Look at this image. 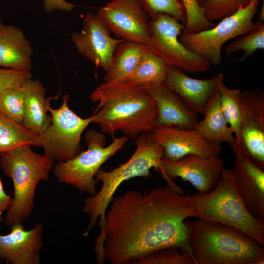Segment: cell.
I'll list each match as a JSON object with an SVG mask.
<instances>
[{"instance_id":"36","label":"cell","mask_w":264,"mask_h":264,"mask_svg":"<svg viewBox=\"0 0 264 264\" xmlns=\"http://www.w3.org/2000/svg\"><path fill=\"white\" fill-rule=\"evenodd\" d=\"M257 22H264V0H263V5L261 7L258 16V20Z\"/></svg>"},{"instance_id":"33","label":"cell","mask_w":264,"mask_h":264,"mask_svg":"<svg viewBox=\"0 0 264 264\" xmlns=\"http://www.w3.org/2000/svg\"><path fill=\"white\" fill-rule=\"evenodd\" d=\"M31 79V71L0 68V91L8 88L22 87Z\"/></svg>"},{"instance_id":"9","label":"cell","mask_w":264,"mask_h":264,"mask_svg":"<svg viewBox=\"0 0 264 264\" xmlns=\"http://www.w3.org/2000/svg\"><path fill=\"white\" fill-rule=\"evenodd\" d=\"M183 23L166 14H158L148 22V48L161 57L169 66L189 73H204L211 63L186 47L179 40Z\"/></svg>"},{"instance_id":"22","label":"cell","mask_w":264,"mask_h":264,"mask_svg":"<svg viewBox=\"0 0 264 264\" xmlns=\"http://www.w3.org/2000/svg\"><path fill=\"white\" fill-rule=\"evenodd\" d=\"M204 117L192 129L208 142L214 144L236 140L220 108V93L218 89L210 98L204 113Z\"/></svg>"},{"instance_id":"26","label":"cell","mask_w":264,"mask_h":264,"mask_svg":"<svg viewBox=\"0 0 264 264\" xmlns=\"http://www.w3.org/2000/svg\"><path fill=\"white\" fill-rule=\"evenodd\" d=\"M221 80L218 84L220 101L222 112L231 127L236 141L240 144L241 98L242 91L231 89Z\"/></svg>"},{"instance_id":"35","label":"cell","mask_w":264,"mask_h":264,"mask_svg":"<svg viewBox=\"0 0 264 264\" xmlns=\"http://www.w3.org/2000/svg\"><path fill=\"white\" fill-rule=\"evenodd\" d=\"M12 203V198L4 191L2 182L0 178V223L3 222V217L5 211L8 210Z\"/></svg>"},{"instance_id":"10","label":"cell","mask_w":264,"mask_h":264,"mask_svg":"<svg viewBox=\"0 0 264 264\" xmlns=\"http://www.w3.org/2000/svg\"><path fill=\"white\" fill-rule=\"evenodd\" d=\"M69 97H63L61 106L57 109L48 104L52 122L39 135L40 143L46 156L57 162L66 161L77 155L81 152L80 141L82 133L92 123L93 115L82 118L69 107Z\"/></svg>"},{"instance_id":"14","label":"cell","mask_w":264,"mask_h":264,"mask_svg":"<svg viewBox=\"0 0 264 264\" xmlns=\"http://www.w3.org/2000/svg\"><path fill=\"white\" fill-rule=\"evenodd\" d=\"M110 31L96 14L84 17L82 28L71 34V40L78 53L106 72L117 45L124 40L113 38Z\"/></svg>"},{"instance_id":"17","label":"cell","mask_w":264,"mask_h":264,"mask_svg":"<svg viewBox=\"0 0 264 264\" xmlns=\"http://www.w3.org/2000/svg\"><path fill=\"white\" fill-rule=\"evenodd\" d=\"M10 227L9 234L0 235V258L6 264H40L43 224L38 223L30 230L21 223Z\"/></svg>"},{"instance_id":"27","label":"cell","mask_w":264,"mask_h":264,"mask_svg":"<svg viewBox=\"0 0 264 264\" xmlns=\"http://www.w3.org/2000/svg\"><path fill=\"white\" fill-rule=\"evenodd\" d=\"M255 27L249 32L240 36L226 46V56L242 51L241 61H244L254 54L257 50L264 49V23L256 22Z\"/></svg>"},{"instance_id":"37","label":"cell","mask_w":264,"mask_h":264,"mask_svg":"<svg viewBox=\"0 0 264 264\" xmlns=\"http://www.w3.org/2000/svg\"><path fill=\"white\" fill-rule=\"evenodd\" d=\"M0 264H1V262H0Z\"/></svg>"},{"instance_id":"23","label":"cell","mask_w":264,"mask_h":264,"mask_svg":"<svg viewBox=\"0 0 264 264\" xmlns=\"http://www.w3.org/2000/svg\"><path fill=\"white\" fill-rule=\"evenodd\" d=\"M148 49L146 44L123 40L116 46L110 65L104 76L106 82L127 81Z\"/></svg>"},{"instance_id":"6","label":"cell","mask_w":264,"mask_h":264,"mask_svg":"<svg viewBox=\"0 0 264 264\" xmlns=\"http://www.w3.org/2000/svg\"><path fill=\"white\" fill-rule=\"evenodd\" d=\"M28 145L21 146L0 154L4 173L13 182L14 196L8 209L5 224L22 223L32 212L36 187L48 180L54 161L45 154L35 153Z\"/></svg>"},{"instance_id":"34","label":"cell","mask_w":264,"mask_h":264,"mask_svg":"<svg viewBox=\"0 0 264 264\" xmlns=\"http://www.w3.org/2000/svg\"><path fill=\"white\" fill-rule=\"evenodd\" d=\"M43 7L46 12L50 13L55 10L70 11L76 5L65 0H44Z\"/></svg>"},{"instance_id":"24","label":"cell","mask_w":264,"mask_h":264,"mask_svg":"<svg viewBox=\"0 0 264 264\" xmlns=\"http://www.w3.org/2000/svg\"><path fill=\"white\" fill-rule=\"evenodd\" d=\"M169 66L161 57L148 48L127 81L141 86L162 84Z\"/></svg>"},{"instance_id":"8","label":"cell","mask_w":264,"mask_h":264,"mask_svg":"<svg viewBox=\"0 0 264 264\" xmlns=\"http://www.w3.org/2000/svg\"><path fill=\"white\" fill-rule=\"evenodd\" d=\"M260 1L252 0L209 29L198 32H182L180 41L188 49L208 60L211 65L220 64L221 50L229 40L245 34L255 26L253 19Z\"/></svg>"},{"instance_id":"3","label":"cell","mask_w":264,"mask_h":264,"mask_svg":"<svg viewBox=\"0 0 264 264\" xmlns=\"http://www.w3.org/2000/svg\"><path fill=\"white\" fill-rule=\"evenodd\" d=\"M187 222L197 264H264V246L238 230L198 219Z\"/></svg>"},{"instance_id":"19","label":"cell","mask_w":264,"mask_h":264,"mask_svg":"<svg viewBox=\"0 0 264 264\" xmlns=\"http://www.w3.org/2000/svg\"><path fill=\"white\" fill-rule=\"evenodd\" d=\"M143 86L156 104L158 113L156 126L191 129L198 122V114L178 94L163 84Z\"/></svg>"},{"instance_id":"20","label":"cell","mask_w":264,"mask_h":264,"mask_svg":"<svg viewBox=\"0 0 264 264\" xmlns=\"http://www.w3.org/2000/svg\"><path fill=\"white\" fill-rule=\"evenodd\" d=\"M32 49L22 31L3 24L0 19V66L31 71Z\"/></svg>"},{"instance_id":"31","label":"cell","mask_w":264,"mask_h":264,"mask_svg":"<svg viewBox=\"0 0 264 264\" xmlns=\"http://www.w3.org/2000/svg\"><path fill=\"white\" fill-rule=\"evenodd\" d=\"M149 19L158 14L169 15L185 24L186 12L182 0H138Z\"/></svg>"},{"instance_id":"21","label":"cell","mask_w":264,"mask_h":264,"mask_svg":"<svg viewBox=\"0 0 264 264\" xmlns=\"http://www.w3.org/2000/svg\"><path fill=\"white\" fill-rule=\"evenodd\" d=\"M25 97L22 124L37 135L42 134L50 125L51 116L47 112L49 99L45 88L38 80H28L24 85Z\"/></svg>"},{"instance_id":"32","label":"cell","mask_w":264,"mask_h":264,"mask_svg":"<svg viewBox=\"0 0 264 264\" xmlns=\"http://www.w3.org/2000/svg\"><path fill=\"white\" fill-rule=\"evenodd\" d=\"M186 12V22L182 32L192 33L205 30L215 24L208 21L196 0H182Z\"/></svg>"},{"instance_id":"16","label":"cell","mask_w":264,"mask_h":264,"mask_svg":"<svg viewBox=\"0 0 264 264\" xmlns=\"http://www.w3.org/2000/svg\"><path fill=\"white\" fill-rule=\"evenodd\" d=\"M241 143L245 150L264 166V92L242 91L241 98Z\"/></svg>"},{"instance_id":"4","label":"cell","mask_w":264,"mask_h":264,"mask_svg":"<svg viewBox=\"0 0 264 264\" xmlns=\"http://www.w3.org/2000/svg\"><path fill=\"white\" fill-rule=\"evenodd\" d=\"M135 140L136 149L129 160L111 171L100 168L96 174L95 178L102 186L95 195L85 199L82 211L89 215L90 222L84 236L89 235L98 219V226L102 230L109 205L123 182L136 177H148L153 168L158 172L164 157L163 147L154 140L150 132L140 133Z\"/></svg>"},{"instance_id":"12","label":"cell","mask_w":264,"mask_h":264,"mask_svg":"<svg viewBox=\"0 0 264 264\" xmlns=\"http://www.w3.org/2000/svg\"><path fill=\"white\" fill-rule=\"evenodd\" d=\"M96 14L117 37L146 44L149 18L138 0H112Z\"/></svg>"},{"instance_id":"13","label":"cell","mask_w":264,"mask_h":264,"mask_svg":"<svg viewBox=\"0 0 264 264\" xmlns=\"http://www.w3.org/2000/svg\"><path fill=\"white\" fill-rule=\"evenodd\" d=\"M230 146L235 157L232 169L238 192L251 214L264 223V166L236 141Z\"/></svg>"},{"instance_id":"2","label":"cell","mask_w":264,"mask_h":264,"mask_svg":"<svg viewBox=\"0 0 264 264\" xmlns=\"http://www.w3.org/2000/svg\"><path fill=\"white\" fill-rule=\"evenodd\" d=\"M98 105L93 114V123L101 132L113 135L118 131L135 139L156 126L157 108L153 96L143 86L129 82L100 84L90 96Z\"/></svg>"},{"instance_id":"28","label":"cell","mask_w":264,"mask_h":264,"mask_svg":"<svg viewBox=\"0 0 264 264\" xmlns=\"http://www.w3.org/2000/svg\"><path fill=\"white\" fill-rule=\"evenodd\" d=\"M25 91L24 86L0 91V113L22 123L23 118Z\"/></svg>"},{"instance_id":"25","label":"cell","mask_w":264,"mask_h":264,"mask_svg":"<svg viewBox=\"0 0 264 264\" xmlns=\"http://www.w3.org/2000/svg\"><path fill=\"white\" fill-rule=\"evenodd\" d=\"M23 145L41 147L39 135L0 113V154Z\"/></svg>"},{"instance_id":"1","label":"cell","mask_w":264,"mask_h":264,"mask_svg":"<svg viewBox=\"0 0 264 264\" xmlns=\"http://www.w3.org/2000/svg\"><path fill=\"white\" fill-rule=\"evenodd\" d=\"M96 238V260L132 264L157 250L179 248L192 255L186 219L197 214L191 196L169 185L143 194L128 190L113 197Z\"/></svg>"},{"instance_id":"18","label":"cell","mask_w":264,"mask_h":264,"mask_svg":"<svg viewBox=\"0 0 264 264\" xmlns=\"http://www.w3.org/2000/svg\"><path fill=\"white\" fill-rule=\"evenodd\" d=\"M223 79L222 73L207 79H195L180 68L169 66L163 84L178 94L196 113L203 114L219 82Z\"/></svg>"},{"instance_id":"7","label":"cell","mask_w":264,"mask_h":264,"mask_svg":"<svg viewBox=\"0 0 264 264\" xmlns=\"http://www.w3.org/2000/svg\"><path fill=\"white\" fill-rule=\"evenodd\" d=\"M129 138L125 135L115 138L105 146L104 133L93 130L87 131V150L81 151L70 160L58 162L53 170L55 177L59 182L69 184L82 193L95 195L98 183L96 174L106 161L124 147Z\"/></svg>"},{"instance_id":"5","label":"cell","mask_w":264,"mask_h":264,"mask_svg":"<svg viewBox=\"0 0 264 264\" xmlns=\"http://www.w3.org/2000/svg\"><path fill=\"white\" fill-rule=\"evenodd\" d=\"M197 218L234 228L264 246V223L247 208L236 185L232 169L224 167L215 187L191 196Z\"/></svg>"},{"instance_id":"11","label":"cell","mask_w":264,"mask_h":264,"mask_svg":"<svg viewBox=\"0 0 264 264\" xmlns=\"http://www.w3.org/2000/svg\"><path fill=\"white\" fill-rule=\"evenodd\" d=\"M224 165V160L220 157L189 154L176 161L163 157L158 172L168 185L180 194H184L183 190L173 181L178 177L189 182L198 192L206 193L216 185Z\"/></svg>"},{"instance_id":"30","label":"cell","mask_w":264,"mask_h":264,"mask_svg":"<svg viewBox=\"0 0 264 264\" xmlns=\"http://www.w3.org/2000/svg\"><path fill=\"white\" fill-rule=\"evenodd\" d=\"M134 264H197L193 256L179 248L169 247L155 251L133 262Z\"/></svg>"},{"instance_id":"29","label":"cell","mask_w":264,"mask_h":264,"mask_svg":"<svg viewBox=\"0 0 264 264\" xmlns=\"http://www.w3.org/2000/svg\"><path fill=\"white\" fill-rule=\"evenodd\" d=\"M252 0H196L206 19L211 22L220 21ZM259 1L263 0H257Z\"/></svg>"},{"instance_id":"15","label":"cell","mask_w":264,"mask_h":264,"mask_svg":"<svg viewBox=\"0 0 264 264\" xmlns=\"http://www.w3.org/2000/svg\"><path fill=\"white\" fill-rule=\"evenodd\" d=\"M154 140L164 150V158L176 161L189 154L220 157L221 146L211 143L192 129L157 126L150 132Z\"/></svg>"}]
</instances>
